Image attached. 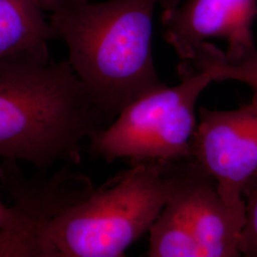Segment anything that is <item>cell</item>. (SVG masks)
I'll return each mask as SVG.
<instances>
[{
	"instance_id": "cell-1",
	"label": "cell",
	"mask_w": 257,
	"mask_h": 257,
	"mask_svg": "<svg viewBox=\"0 0 257 257\" xmlns=\"http://www.w3.org/2000/svg\"><path fill=\"white\" fill-rule=\"evenodd\" d=\"M112 120L95 104L69 61L49 52L0 60V158L46 171L78 164L81 146Z\"/></svg>"
},
{
	"instance_id": "cell-2",
	"label": "cell",
	"mask_w": 257,
	"mask_h": 257,
	"mask_svg": "<svg viewBox=\"0 0 257 257\" xmlns=\"http://www.w3.org/2000/svg\"><path fill=\"white\" fill-rule=\"evenodd\" d=\"M55 39L92 100L110 119L138 97L161 87L153 58L156 8L180 0H40Z\"/></svg>"
},
{
	"instance_id": "cell-3",
	"label": "cell",
	"mask_w": 257,
	"mask_h": 257,
	"mask_svg": "<svg viewBox=\"0 0 257 257\" xmlns=\"http://www.w3.org/2000/svg\"><path fill=\"white\" fill-rule=\"evenodd\" d=\"M175 162L147 160L33 231L22 257H119L149 231L175 190Z\"/></svg>"
},
{
	"instance_id": "cell-4",
	"label": "cell",
	"mask_w": 257,
	"mask_h": 257,
	"mask_svg": "<svg viewBox=\"0 0 257 257\" xmlns=\"http://www.w3.org/2000/svg\"><path fill=\"white\" fill-rule=\"evenodd\" d=\"M177 73L178 85H164L130 103L108 127L90 139L89 152L108 162L128 158L131 165L156 159H193L198 124L195 105L212 80L209 74L180 63Z\"/></svg>"
},
{
	"instance_id": "cell-5",
	"label": "cell",
	"mask_w": 257,
	"mask_h": 257,
	"mask_svg": "<svg viewBox=\"0 0 257 257\" xmlns=\"http://www.w3.org/2000/svg\"><path fill=\"white\" fill-rule=\"evenodd\" d=\"M193 159L211 175L222 197L241 202L257 174V106L236 110H199Z\"/></svg>"
},
{
	"instance_id": "cell-6",
	"label": "cell",
	"mask_w": 257,
	"mask_h": 257,
	"mask_svg": "<svg viewBox=\"0 0 257 257\" xmlns=\"http://www.w3.org/2000/svg\"><path fill=\"white\" fill-rule=\"evenodd\" d=\"M174 195L183 208L201 256L238 257L246 224L245 200L230 204L215 180L193 159L176 161Z\"/></svg>"
},
{
	"instance_id": "cell-7",
	"label": "cell",
	"mask_w": 257,
	"mask_h": 257,
	"mask_svg": "<svg viewBox=\"0 0 257 257\" xmlns=\"http://www.w3.org/2000/svg\"><path fill=\"white\" fill-rule=\"evenodd\" d=\"M0 184L21 220L16 232L0 233V257H20L23 244L33 231L94 190L89 177L67 170L50 178L28 177L19 169L18 160L10 158L0 162Z\"/></svg>"
},
{
	"instance_id": "cell-8",
	"label": "cell",
	"mask_w": 257,
	"mask_h": 257,
	"mask_svg": "<svg viewBox=\"0 0 257 257\" xmlns=\"http://www.w3.org/2000/svg\"><path fill=\"white\" fill-rule=\"evenodd\" d=\"M257 19V0H186L162 11L166 41L181 61L211 38H225L228 49L254 44L252 25Z\"/></svg>"
},
{
	"instance_id": "cell-9",
	"label": "cell",
	"mask_w": 257,
	"mask_h": 257,
	"mask_svg": "<svg viewBox=\"0 0 257 257\" xmlns=\"http://www.w3.org/2000/svg\"><path fill=\"white\" fill-rule=\"evenodd\" d=\"M54 33L40 0H0V60L23 52H49Z\"/></svg>"
},
{
	"instance_id": "cell-10",
	"label": "cell",
	"mask_w": 257,
	"mask_h": 257,
	"mask_svg": "<svg viewBox=\"0 0 257 257\" xmlns=\"http://www.w3.org/2000/svg\"><path fill=\"white\" fill-rule=\"evenodd\" d=\"M181 64L209 74L212 81L236 80L252 90L251 102L257 106V48L255 44L223 52L210 42L198 47L193 56Z\"/></svg>"
},
{
	"instance_id": "cell-11",
	"label": "cell",
	"mask_w": 257,
	"mask_h": 257,
	"mask_svg": "<svg viewBox=\"0 0 257 257\" xmlns=\"http://www.w3.org/2000/svg\"><path fill=\"white\" fill-rule=\"evenodd\" d=\"M149 232L148 256H201L193 229L174 192Z\"/></svg>"
},
{
	"instance_id": "cell-12",
	"label": "cell",
	"mask_w": 257,
	"mask_h": 257,
	"mask_svg": "<svg viewBox=\"0 0 257 257\" xmlns=\"http://www.w3.org/2000/svg\"><path fill=\"white\" fill-rule=\"evenodd\" d=\"M246 224L240 240V252L248 257H257V174L244 193Z\"/></svg>"
},
{
	"instance_id": "cell-13",
	"label": "cell",
	"mask_w": 257,
	"mask_h": 257,
	"mask_svg": "<svg viewBox=\"0 0 257 257\" xmlns=\"http://www.w3.org/2000/svg\"><path fill=\"white\" fill-rule=\"evenodd\" d=\"M21 221L18 211L13 206H7L0 199V231L11 233L18 230Z\"/></svg>"
}]
</instances>
